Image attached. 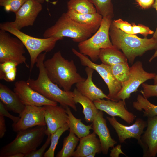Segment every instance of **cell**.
<instances>
[{"label":"cell","mask_w":157,"mask_h":157,"mask_svg":"<svg viewBox=\"0 0 157 157\" xmlns=\"http://www.w3.org/2000/svg\"><path fill=\"white\" fill-rule=\"evenodd\" d=\"M46 53H41L37 59L36 65L39 70L37 78L36 79L29 78L26 82L31 88L47 98L59 103L65 108L69 106L77 111L72 92L62 90L48 77L44 65Z\"/></svg>","instance_id":"6da1fadb"},{"label":"cell","mask_w":157,"mask_h":157,"mask_svg":"<svg viewBox=\"0 0 157 157\" xmlns=\"http://www.w3.org/2000/svg\"><path fill=\"white\" fill-rule=\"evenodd\" d=\"M44 65L50 79L65 91H70L73 85L85 79L78 72L74 61L65 59L60 51L44 60Z\"/></svg>","instance_id":"7a4b0ae2"},{"label":"cell","mask_w":157,"mask_h":157,"mask_svg":"<svg viewBox=\"0 0 157 157\" xmlns=\"http://www.w3.org/2000/svg\"><path fill=\"white\" fill-rule=\"evenodd\" d=\"M113 46L121 50L129 63L133 64L136 58L146 52L157 50V39L153 37L142 38L135 35L127 34L117 28L112 23L109 32Z\"/></svg>","instance_id":"3957f363"},{"label":"cell","mask_w":157,"mask_h":157,"mask_svg":"<svg viewBox=\"0 0 157 157\" xmlns=\"http://www.w3.org/2000/svg\"><path fill=\"white\" fill-rule=\"evenodd\" d=\"M99 28L78 23L64 13L53 25L45 30L43 36L44 38L67 37L79 43L91 36Z\"/></svg>","instance_id":"277c9868"},{"label":"cell","mask_w":157,"mask_h":157,"mask_svg":"<svg viewBox=\"0 0 157 157\" xmlns=\"http://www.w3.org/2000/svg\"><path fill=\"white\" fill-rule=\"evenodd\" d=\"M46 126H37L17 132L15 138L2 147L0 157H10L17 153L26 155L36 149L46 135Z\"/></svg>","instance_id":"5b68a950"},{"label":"cell","mask_w":157,"mask_h":157,"mask_svg":"<svg viewBox=\"0 0 157 157\" xmlns=\"http://www.w3.org/2000/svg\"><path fill=\"white\" fill-rule=\"evenodd\" d=\"M0 29L13 35L22 42L30 56V72L32 71L39 55L43 52L47 53L51 51L55 47L57 42L63 38L59 37L44 38L33 37L24 33L20 30L9 26L4 22L0 24Z\"/></svg>","instance_id":"8992f818"},{"label":"cell","mask_w":157,"mask_h":157,"mask_svg":"<svg viewBox=\"0 0 157 157\" xmlns=\"http://www.w3.org/2000/svg\"><path fill=\"white\" fill-rule=\"evenodd\" d=\"M112 18L110 16L103 17L100 27L94 34L79 43L78 47L79 52L89 56L93 62L96 61L99 59L101 49L113 46L109 37Z\"/></svg>","instance_id":"52a82bcc"},{"label":"cell","mask_w":157,"mask_h":157,"mask_svg":"<svg viewBox=\"0 0 157 157\" xmlns=\"http://www.w3.org/2000/svg\"><path fill=\"white\" fill-rule=\"evenodd\" d=\"M24 46L18 38L11 36L7 31L0 30V63L13 61L19 64L24 63L29 68L24 56Z\"/></svg>","instance_id":"ba28073f"},{"label":"cell","mask_w":157,"mask_h":157,"mask_svg":"<svg viewBox=\"0 0 157 157\" xmlns=\"http://www.w3.org/2000/svg\"><path fill=\"white\" fill-rule=\"evenodd\" d=\"M72 51L78 58L82 65L92 68L98 73L108 87L109 91L108 97L111 100L117 101L116 97L122 88V85L113 74L110 66L102 63L100 64H96L86 56L74 48L72 49Z\"/></svg>","instance_id":"9c48e42d"},{"label":"cell","mask_w":157,"mask_h":157,"mask_svg":"<svg viewBox=\"0 0 157 157\" xmlns=\"http://www.w3.org/2000/svg\"><path fill=\"white\" fill-rule=\"evenodd\" d=\"M156 74L145 71L143 67L141 62L137 61L130 67L129 78L122 85V88L117 94V101L125 100L129 98L131 93L136 92L139 86L145 81L154 78Z\"/></svg>","instance_id":"30bf717a"},{"label":"cell","mask_w":157,"mask_h":157,"mask_svg":"<svg viewBox=\"0 0 157 157\" xmlns=\"http://www.w3.org/2000/svg\"><path fill=\"white\" fill-rule=\"evenodd\" d=\"M42 9V3L38 0H27L15 13L14 21L4 23L13 28L20 30L24 27L33 26Z\"/></svg>","instance_id":"8fae6325"},{"label":"cell","mask_w":157,"mask_h":157,"mask_svg":"<svg viewBox=\"0 0 157 157\" xmlns=\"http://www.w3.org/2000/svg\"><path fill=\"white\" fill-rule=\"evenodd\" d=\"M45 110L44 106H25L22 112L19 115V120L12 124L13 131L17 133L37 126H46Z\"/></svg>","instance_id":"7c38bea8"},{"label":"cell","mask_w":157,"mask_h":157,"mask_svg":"<svg viewBox=\"0 0 157 157\" xmlns=\"http://www.w3.org/2000/svg\"><path fill=\"white\" fill-rule=\"evenodd\" d=\"M13 91L25 106L57 105L58 103L47 98L31 88L26 81L19 80L14 84Z\"/></svg>","instance_id":"4fadbf2b"},{"label":"cell","mask_w":157,"mask_h":157,"mask_svg":"<svg viewBox=\"0 0 157 157\" xmlns=\"http://www.w3.org/2000/svg\"><path fill=\"white\" fill-rule=\"evenodd\" d=\"M106 119L115 130L119 142L121 143L125 142L127 139L134 138L138 140L139 144L144 129L147 125V122L139 118L136 119L134 124L129 126L120 123L115 117H107Z\"/></svg>","instance_id":"5bb4252c"},{"label":"cell","mask_w":157,"mask_h":157,"mask_svg":"<svg viewBox=\"0 0 157 157\" xmlns=\"http://www.w3.org/2000/svg\"><path fill=\"white\" fill-rule=\"evenodd\" d=\"M93 102L98 110L104 112L112 117H119L129 124L133 123L136 118V115L127 110L125 102L122 100L115 101L100 99Z\"/></svg>","instance_id":"9a60e30c"},{"label":"cell","mask_w":157,"mask_h":157,"mask_svg":"<svg viewBox=\"0 0 157 157\" xmlns=\"http://www.w3.org/2000/svg\"><path fill=\"white\" fill-rule=\"evenodd\" d=\"M146 130L139 144L143 151V157H154L157 154V115L148 117Z\"/></svg>","instance_id":"2e32d148"},{"label":"cell","mask_w":157,"mask_h":157,"mask_svg":"<svg viewBox=\"0 0 157 157\" xmlns=\"http://www.w3.org/2000/svg\"><path fill=\"white\" fill-rule=\"evenodd\" d=\"M44 116L47 126L46 135H51L68 122V115L65 108L57 105L44 106Z\"/></svg>","instance_id":"e0dca14e"},{"label":"cell","mask_w":157,"mask_h":157,"mask_svg":"<svg viewBox=\"0 0 157 157\" xmlns=\"http://www.w3.org/2000/svg\"><path fill=\"white\" fill-rule=\"evenodd\" d=\"M93 132L97 135L101 143L102 152L108 154L109 149L113 148L117 142L113 139L107 127V121L104 117L103 111L99 110L92 122Z\"/></svg>","instance_id":"ac0fdd59"},{"label":"cell","mask_w":157,"mask_h":157,"mask_svg":"<svg viewBox=\"0 0 157 157\" xmlns=\"http://www.w3.org/2000/svg\"><path fill=\"white\" fill-rule=\"evenodd\" d=\"M87 78L83 81L76 84L77 89L83 95L92 101L100 99L106 98L110 99L107 95L98 88L94 83L92 79L94 70L87 67L85 69Z\"/></svg>","instance_id":"d6986e66"},{"label":"cell","mask_w":157,"mask_h":157,"mask_svg":"<svg viewBox=\"0 0 157 157\" xmlns=\"http://www.w3.org/2000/svg\"><path fill=\"white\" fill-rule=\"evenodd\" d=\"M102 152L100 140L94 132L80 138L79 143L72 157H86L93 153L100 154Z\"/></svg>","instance_id":"ffe728a7"},{"label":"cell","mask_w":157,"mask_h":157,"mask_svg":"<svg viewBox=\"0 0 157 157\" xmlns=\"http://www.w3.org/2000/svg\"><path fill=\"white\" fill-rule=\"evenodd\" d=\"M0 99L8 110L20 115L25 106L14 92L6 85L0 84Z\"/></svg>","instance_id":"44dd1931"},{"label":"cell","mask_w":157,"mask_h":157,"mask_svg":"<svg viewBox=\"0 0 157 157\" xmlns=\"http://www.w3.org/2000/svg\"><path fill=\"white\" fill-rule=\"evenodd\" d=\"M72 92L74 103L76 104L79 103L83 107V113L85 121L87 123H92L99 111L94 102L82 94L76 88Z\"/></svg>","instance_id":"7402d4cb"},{"label":"cell","mask_w":157,"mask_h":157,"mask_svg":"<svg viewBox=\"0 0 157 157\" xmlns=\"http://www.w3.org/2000/svg\"><path fill=\"white\" fill-rule=\"evenodd\" d=\"M99 58L102 63L110 66L127 62L128 60L123 53L113 46L111 47L101 49Z\"/></svg>","instance_id":"603a6c76"},{"label":"cell","mask_w":157,"mask_h":157,"mask_svg":"<svg viewBox=\"0 0 157 157\" xmlns=\"http://www.w3.org/2000/svg\"><path fill=\"white\" fill-rule=\"evenodd\" d=\"M65 108L68 115V124L69 131L80 138L90 134V130L92 129V123L89 125H85L81 122V119L77 118L74 115L69 107Z\"/></svg>","instance_id":"cb8c5ba5"},{"label":"cell","mask_w":157,"mask_h":157,"mask_svg":"<svg viewBox=\"0 0 157 157\" xmlns=\"http://www.w3.org/2000/svg\"><path fill=\"white\" fill-rule=\"evenodd\" d=\"M67 14L72 20L80 24L99 27L103 17L96 12L94 13H81L68 10Z\"/></svg>","instance_id":"d4e9b609"},{"label":"cell","mask_w":157,"mask_h":157,"mask_svg":"<svg viewBox=\"0 0 157 157\" xmlns=\"http://www.w3.org/2000/svg\"><path fill=\"white\" fill-rule=\"evenodd\" d=\"M133 105L136 110L143 111L144 117L148 118L157 115V105L151 103L142 94L138 95L136 101L133 102Z\"/></svg>","instance_id":"484cf974"},{"label":"cell","mask_w":157,"mask_h":157,"mask_svg":"<svg viewBox=\"0 0 157 157\" xmlns=\"http://www.w3.org/2000/svg\"><path fill=\"white\" fill-rule=\"evenodd\" d=\"M79 140L80 138L76 136L72 131H69L68 135L64 139L62 149L57 153L56 157H72Z\"/></svg>","instance_id":"4316f807"},{"label":"cell","mask_w":157,"mask_h":157,"mask_svg":"<svg viewBox=\"0 0 157 157\" xmlns=\"http://www.w3.org/2000/svg\"><path fill=\"white\" fill-rule=\"evenodd\" d=\"M68 10L81 13H94L97 12L94 5L88 0H70L67 3Z\"/></svg>","instance_id":"83f0119b"},{"label":"cell","mask_w":157,"mask_h":157,"mask_svg":"<svg viewBox=\"0 0 157 157\" xmlns=\"http://www.w3.org/2000/svg\"><path fill=\"white\" fill-rule=\"evenodd\" d=\"M19 64L14 61H7L0 63V79L8 82L16 78L17 67Z\"/></svg>","instance_id":"f1b7e54d"},{"label":"cell","mask_w":157,"mask_h":157,"mask_svg":"<svg viewBox=\"0 0 157 157\" xmlns=\"http://www.w3.org/2000/svg\"><path fill=\"white\" fill-rule=\"evenodd\" d=\"M110 67L113 74L122 85L129 78L130 67L128 62L118 63Z\"/></svg>","instance_id":"f546056e"},{"label":"cell","mask_w":157,"mask_h":157,"mask_svg":"<svg viewBox=\"0 0 157 157\" xmlns=\"http://www.w3.org/2000/svg\"><path fill=\"white\" fill-rule=\"evenodd\" d=\"M94 6L97 13L103 17L110 16L113 17L114 14L111 0H88Z\"/></svg>","instance_id":"4dcf8cb0"},{"label":"cell","mask_w":157,"mask_h":157,"mask_svg":"<svg viewBox=\"0 0 157 157\" xmlns=\"http://www.w3.org/2000/svg\"><path fill=\"white\" fill-rule=\"evenodd\" d=\"M69 129L68 124L57 129L51 135L50 146L45 153L44 157H54L56 147L59 140L62 134Z\"/></svg>","instance_id":"1f68e13d"},{"label":"cell","mask_w":157,"mask_h":157,"mask_svg":"<svg viewBox=\"0 0 157 157\" xmlns=\"http://www.w3.org/2000/svg\"><path fill=\"white\" fill-rule=\"evenodd\" d=\"M27 0H0V6L4 8L5 10L15 13Z\"/></svg>","instance_id":"d6a6232c"},{"label":"cell","mask_w":157,"mask_h":157,"mask_svg":"<svg viewBox=\"0 0 157 157\" xmlns=\"http://www.w3.org/2000/svg\"><path fill=\"white\" fill-rule=\"evenodd\" d=\"M143 90L140 91L142 94L145 98L157 96V84L154 85L143 83L142 84Z\"/></svg>","instance_id":"836d02e7"},{"label":"cell","mask_w":157,"mask_h":157,"mask_svg":"<svg viewBox=\"0 0 157 157\" xmlns=\"http://www.w3.org/2000/svg\"><path fill=\"white\" fill-rule=\"evenodd\" d=\"M112 23L117 28L129 34H133L132 25L126 21L119 19L112 21Z\"/></svg>","instance_id":"e575fe53"},{"label":"cell","mask_w":157,"mask_h":157,"mask_svg":"<svg viewBox=\"0 0 157 157\" xmlns=\"http://www.w3.org/2000/svg\"><path fill=\"white\" fill-rule=\"evenodd\" d=\"M45 142L42 147L38 150L36 149L29 154L25 155V157H44L45 151L50 144L51 135H47Z\"/></svg>","instance_id":"d590c367"},{"label":"cell","mask_w":157,"mask_h":157,"mask_svg":"<svg viewBox=\"0 0 157 157\" xmlns=\"http://www.w3.org/2000/svg\"><path fill=\"white\" fill-rule=\"evenodd\" d=\"M132 31L133 35L140 34L145 38L148 35L154 34V33L148 27L141 24L136 25L135 24L132 25Z\"/></svg>","instance_id":"8d00e7d4"},{"label":"cell","mask_w":157,"mask_h":157,"mask_svg":"<svg viewBox=\"0 0 157 157\" xmlns=\"http://www.w3.org/2000/svg\"><path fill=\"white\" fill-rule=\"evenodd\" d=\"M8 110L2 102L0 101V115L9 118L12 120L13 123L17 122L19 119L20 117L12 115Z\"/></svg>","instance_id":"74e56055"},{"label":"cell","mask_w":157,"mask_h":157,"mask_svg":"<svg viewBox=\"0 0 157 157\" xmlns=\"http://www.w3.org/2000/svg\"><path fill=\"white\" fill-rule=\"evenodd\" d=\"M138 5L142 8L146 9L152 6L155 0H135Z\"/></svg>","instance_id":"f35d334b"},{"label":"cell","mask_w":157,"mask_h":157,"mask_svg":"<svg viewBox=\"0 0 157 157\" xmlns=\"http://www.w3.org/2000/svg\"><path fill=\"white\" fill-rule=\"evenodd\" d=\"M121 146L120 145H118L110 150V156L111 157H118L120 154H122L125 155L126 154L122 151L121 149Z\"/></svg>","instance_id":"ab89813d"},{"label":"cell","mask_w":157,"mask_h":157,"mask_svg":"<svg viewBox=\"0 0 157 157\" xmlns=\"http://www.w3.org/2000/svg\"><path fill=\"white\" fill-rule=\"evenodd\" d=\"M6 131L4 117L0 115V138H2Z\"/></svg>","instance_id":"60d3db41"},{"label":"cell","mask_w":157,"mask_h":157,"mask_svg":"<svg viewBox=\"0 0 157 157\" xmlns=\"http://www.w3.org/2000/svg\"><path fill=\"white\" fill-rule=\"evenodd\" d=\"M152 6L156 10L157 13V0H155ZM152 37L157 39V27L155 32L153 34Z\"/></svg>","instance_id":"b9f144b4"},{"label":"cell","mask_w":157,"mask_h":157,"mask_svg":"<svg viewBox=\"0 0 157 157\" xmlns=\"http://www.w3.org/2000/svg\"><path fill=\"white\" fill-rule=\"evenodd\" d=\"M25 155L22 153H17L14 154L10 157H24Z\"/></svg>","instance_id":"7bdbcfd3"},{"label":"cell","mask_w":157,"mask_h":157,"mask_svg":"<svg viewBox=\"0 0 157 157\" xmlns=\"http://www.w3.org/2000/svg\"><path fill=\"white\" fill-rule=\"evenodd\" d=\"M157 57V50L156 51L154 54L151 57L149 60V62H151L154 59Z\"/></svg>","instance_id":"ee69618b"},{"label":"cell","mask_w":157,"mask_h":157,"mask_svg":"<svg viewBox=\"0 0 157 157\" xmlns=\"http://www.w3.org/2000/svg\"><path fill=\"white\" fill-rule=\"evenodd\" d=\"M96 154L95 153H92L88 155L86 157H94Z\"/></svg>","instance_id":"f6af8a7d"},{"label":"cell","mask_w":157,"mask_h":157,"mask_svg":"<svg viewBox=\"0 0 157 157\" xmlns=\"http://www.w3.org/2000/svg\"><path fill=\"white\" fill-rule=\"evenodd\" d=\"M154 84H157V72L156 74V76L154 78Z\"/></svg>","instance_id":"bcb514c9"},{"label":"cell","mask_w":157,"mask_h":157,"mask_svg":"<svg viewBox=\"0 0 157 157\" xmlns=\"http://www.w3.org/2000/svg\"><path fill=\"white\" fill-rule=\"evenodd\" d=\"M41 3H43L44 1V0H37Z\"/></svg>","instance_id":"7dc6e473"}]
</instances>
